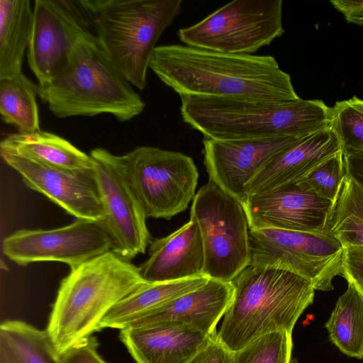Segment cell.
Returning <instances> with one entry per match:
<instances>
[{
    "mask_svg": "<svg viewBox=\"0 0 363 363\" xmlns=\"http://www.w3.org/2000/svg\"><path fill=\"white\" fill-rule=\"evenodd\" d=\"M205 275L174 281L146 283L115 305L104 317L99 330L128 327L150 311L203 286Z\"/></svg>",
    "mask_w": 363,
    "mask_h": 363,
    "instance_id": "7402d4cb",
    "label": "cell"
},
{
    "mask_svg": "<svg viewBox=\"0 0 363 363\" xmlns=\"http://www.w3.org/2000/svg\"><path fill=\"white\" fill-rule=\"evenodd\" d=\"M93 174L96 184L103 217L99 223L110 236L112 251L130 262L144 254L151 242L147 216L135 194L104 148L93 149Z\"/></svg>",
    "mask_w": 363,
    "mask_h": 363,
    "instance_id": "4fadbf2b",
    "label": "cell"
},
{
    "mask_svg": "<svg viewBox=\"0 0 363 363\" xmlns=\"http://www.w3.org/2000/svg\"><path fill=\"white\" fill-rule=\"evenodd\" d=\"M292 347L291 333L274 332L233 352L232 363H290Z\"/></svg>",
    "mask_w": 363,
    "mask_h": 363,
    "instance_id": "83f0119b",
    "label": "cell"
},
{
    "mask_svg": "<svg viewBox=\"0 0 363 363\" xmlns=\"http://www.w3.org/2000/svg\"><path fill=\"white\" fill-rule=\"evenodd\" d=\"M38 85L40 99L57 118L106 113L125 122L145 107L91 33L82 40L62 74Z\"/></svg>",
    "mask_w": 363,
    "mask_h": 363,
    "instance_id": "5b68a950",
    "label": "cell"
},
{
    "mask_svg": "<svg viewBox=\"0 0 363 363\" xmlns=\"http://www.w3.org/2000/svg\"><path fill=\"white\" fill-rule=\"evenodd\" d=\"M209 336L189 325L169 323L127 327L120 332L136 363H187Z\"/></svg>",
    "mask_w": 363,
    "mask_h": 363,
    "instance_id": "ffe728a7",
    "label": "cell"
},
{
    "mask_svg": "<svg viewBox=\"0 0 363 363\" xmlns=\"http://www.w3.org/2000/svg\"><path fill=\"white\" fill-rule=\"evenodd\" d=\"M82 9L79 1H35L27 58L38 84L62 74L79 44L90 33Z\"/></svg>",
    "mask_w": 363,
    "mask_h": 363,
    "instance_id": "8fae6325",
    "label": "cell"
},
{
    "mask_svg": "<svg viewBox=\"0 0 363 363\" xmlns=\"http://www.w3.org/2000/svg\"><path fill=\"white\" fill-rule=\"evenodd\" d=\"M4 162L24 184L48 198L77 219L99 222L103 208L93 170L73 172L48 166L15 154L0 152Z\"/></svg>",
    "mask_w": 363,
    "mask_h": 363,
    "instance_id": "9a60e30c",
    "label": "cell"
},
{
    "mask_svg": "<svg viewBox=\"0 0 363 363\" xmlns=\"http://www.w3.org/2000/svg\"><path fill=\"white\" fill-rule=\"evenodd\" d=\"M345 174L342 151L315 167L295 184L333 203Z\"/></svg>",
    "mask_w": 363,
    "mask_h": 363,
    "instance_id": "f546056e",
    "label": "cell"
},
{
    "mask_svg": "<svg viewBox=\"0 0 363 363\" xmlns=\"http://www.w3.org/2000/svg\"><path fill=\"white\" fill-rule=\"evenodd\" d=\"M217 331L210 335L206 342L187 363H232L233 352L217 338Z\"/></svg>",
    "mask_w": 363,
    "mask_h": 363,
    "instance_id": "d6a6232c",
    "label": "cell"
},
{
    "mask_svg": "<svg viewBox=\"0 0 363 363\" xmlns=\"http://www.w3.org/2000/svg\"><path fill=\"white\" fill-rule=\"evenodd\" d=\"M341 275L363 298V245L344 247Z\"/></svg>",
    "mask_w": 363,
    "mask_h": 363,
    "instance_id": "4dcf8cb0",
    "label": "cell"
},
{
    "mask_svg": "<svg viewBox=\"0 0 363 363\" xmlns=\"http://www.w3.org/2000/svg\"><path fill=\"white\" fill-rule=\"evenodd\" d=\"M204 265L200 229L197 223L190 218L187 223L167 236L152 240L148 258L138 267L143 279L153 284L204 275Z\"/></svg>",
    "mask_w": 363,
    "mask_h": 363,
    "instance_id": "e0dca14e",
    "label": "cell"
},
{
    "mask_svg": "<svg viewBox=\"0 0 363 363\" xmlns=\"http://www.w3.org/2000/svg\"><path fill=\"white\" fill-rule=\"evenodd\" d=\"M300 138L217 140L204 138L203 161L210 181L242 201L245 186L275 155Z\"/></svg>",
    "mask_w": 363,
    "mask_h": 363,
    "instance_id": "2e32d148",
    "label": "cell"
},
{
    "mask_svg": "<svg viewBox=\"0 0 363 363\" xmlns=\"http://www.w3.org/2000/svg\"><path fill=\"white\" fill-rule=\"evenodd\" d=\"M191 218L201 234L203 274L230 282L250 260V229L243 203L208 180L193 199Z\"/></svg>",
    "mask_w": 363,
    "mask_h": 363,
    "instance_id": "ba28073f",
    "label": "cell"
},
{
    "mask_svg": "<svg viewBox=\"0 0 363 363\" xmlns=\"http://www.w3.org/2000/svg\"><path fill=\"white\" fill-rule=\"evenodd\" d=\"M146 283L138 267L112 250L70 268L60 283L46 329L57 352L99 331L107 313Z\"/></svg>",
    "mask_w": 363,
    "mask_h": 363,
    "instance_id": "277c9868",
    "label": "cell"
},
{
    "mask_svg": "<svg viewBox=\"0 0 363 363\" xmlns=\"http://www.w3.org/2000/svg\"><path fill=\"white\" fill-rule=\"evenodd\" d=\"M346 172L363 188V150L342 151Z\"/></svg>",
    "mask_w": 363,
    "mask_h": 363,
    "instance_id": "e575fe53",
    "label": "cell"
},
{
    "mask_svg": "<svg viewBox=\"0 0 363 363\" xmlns=\"http://www.w3.org/2000/svg\"><path fill=\"white\" fill-rule=\"evenodd\" d=\"M95 336L84 339L60 354L62 363H108L99 354Z\"/></svg>",
    "mask_w": 363,
    "mask_h": 363,
    "instance_id": "1f68e13d",
    "label": "cell"
},
{
    "mask_svg": "<svg viewBox=\"0 0 363 363\" xmlns=\"http://www.w3.org/2000/svg\"><path fill=\"white\" fill-rule=\"evenodd\" d=\"M330 2L342 13L347 22L363 26V0H331Z\"/></svg>",
    "mask_w": 363,
    "mask_h": 363,
    "instance_id": "836d02e7",
    "label": "cell"
},
{
    "mask_svg": "<svg viewBox=\"0 0 363 363\" xmlns=\"http://www.w3.org/2000/svg\"><path fill=\"white\" fill-rule=\"evenodd\" d=\"M38 85L21 72L0 79V113L2 121L14 126L18 133H33L40 129L36 97Z\"/></svg>",
    "mask_w": 363,
    "mask_h": 363,
    "instance_id": "d4e9b609",
    "label": "cell"
},
{
    "mask_svg": "<svg viewBox=\"0 0 363 363\" xmlns=\"http://www.w3.org/2000/svg\"><path fill=\"white\" fill-rule=\"evenodd\" d=\"M0 152L15 154L48 166L73 172L91 171L94 166L90 155L82 152L65 138L41 130L7 135L0 143Z\"/></svg>",
    "mask_w": 363,
    "mask_h": 363,
    "instance_id": "44dd1931",
    "label": "cell"
},
{
    "mask_svg": "<svg viewBox=\"0 0 363 363\" xmlns=\"http://www.w3.org/2000/svg\"><path fill=\"white\" fill-rule=\"evenodd\" d=\"M183 121L204 138H301L331 127V107L318 99L290 102L182 96Z\"/></svg>",
    "mask_w": 363,
    "mask_h": 363,
    "instance_id": "7a4b0ae2",
    "label": "cell"
},
{
    "mask_svg": "<svg viewBox=\"0 0 363 363\" xmlns=\"http://www.w3.org/2000/svg\"><path fill=\"white\" fill-rule=\"evenodd\" d=\"M249 237V264L289 271L324 291L334 289L333 280L342 273L344 247L328 231L262 228L250 230Z\"/></svg>",
    "mask_w": 363,
    "mask_h": 363,
    "instance_id": "30bf717a",
    "label": "cell"
},
{
    "mask_svg": "<svg viewBox=\"0 0 363 363\" xmlns=\"http://www.w3.org/2000/svg\"><path fill=\"white\" fill-rule=\"evenodd\" d=\"M281 0H235L177 32L187 46L252 55L284 33Z\"/></svg>",
    "mask_w": 363,
    "mask_h": 363,
    "instance_id": "9c48e42d",
    "label": "cell"
},
{
    "mask_svg": "<svg viewBox=\"0 0 363 363\" xmlns=\"http://www.w3.org/2000/svg\"><path fill=\"white\" fill-rule=\"evenodd\" d=\"M0 363H19L7 345L0 340Z\"/></svg>",
    "mask_w": 363,
    "mask_h": 363,
    "instance_id": "d590c367",
    "label": "cell"
},
{
    "mask_svg": "<svg viewBox=\"0 0 363 363\" xmlns=\"http://www.w3.org/2000/svg\"><path fill=\"white\" fill-rule=\"evenodd\" d=\"M242 203L250 230L324 233L333 203L294 183L248 195Z\"/></svg>",
    "mask_w": 363,
    "mask_h": 363,
    "instance_id": "5bb4252c",
    "label": "cell"
},
{
    "mask_svg": "<svg viewBox=\"0 0 363 363\" xmlns=\"http://www.w3.org/2000/svg\"><path fill=\"white\" fill-rule=\"evenodd\" d=\"M0 340L7 345L19 363H62L46 330H40L24 321L3 322Z\"/></svg>",
    "mask_w": 363,
    "mask_h": 363,
    "instance_id": "4316f807",
    "label": "cell"
},
{
    "mask_svg": "<svg viewBox=\"0 0 363 363\" xmlns=\"http://www.w3.org/2000/svg\"><path fill=\"white\" fill-rule=\"evenodd\" d=\"M233 294L231 282L210 278L203 286L150 311L128 327L186 325L211 335L216 331Z\"/></svg>",
    "mask_w": 363,
    "mask_h": 363,
    "instance_id": "d6986e66",
    "label": "cell"
},
{
    "mask_svg": "<svg viewBox=\"0 0 363 363\" xmlns=\"http://www.w3.org/2000/svg\"><path fill=\"white\" fill-rule=\"evenodd\" d=\"M342 151L330 127L300 138L272 157L245 186L247 196L294 184L315 167Z\"/></svg>",
    "mask_w": 363,
    "mask_h": 363,
    "instance_id": "ac0fdd59",
    "label": "cell"
},
{
    "mask_svg": "<svg viewBox=\"0 0 363 363\" xmlns=\"http://www.w3.org/2000/svg\"><path fill=\"white\" fill-rule=\"evenodd\" d=\"M33 23L29 0H0V79L22 72Z\"/></svg>",
    "mask_w": 363,
    "mask_h": 363,
    "instance_id": "603a6c76",
    "label": "cell"
},
{
    "mask_svg": "<svg viewBox=\"0 0 363 363\" xmlns=\"http://www.w3.org/2000/svg\"><path fill=\"white\" fill-rule=\"evenodd\" d=\"M230 282L232 300L216 336L231 352L269 333H292L314 299L309 281L277 268L248 264Z\"/></svg>",
    "mask_w": 363,
    "mask_h": 363,
    "instance_id": "3957f363",
    "label": "cell"
},
{
    "mask_svg": "<svg viewBox=\"0 0 363 363\" xmlns=\"http://www.w3.org/2000/svg\"><path fill=\"white\" fill-rule=\"evenodd\" d=\"M150 69L182 96L290 102L300 99L271 55H235L182 45L157 46Z\"/></svg>",
    "mask_w": 363,
    "mask_h": 363,
    "instance_id": "6da1fadb",
    "label": "cell"
},
{
    "mask_svg": "<svg viewBox=\"0 0 363 363\" xmlns=\"http://www.w3.org/2000/svg\"><path fill=\"white\" fill-rule=\"evenodd\" d=\"M112 248V240L102 225L85 219L52 229L19 230L2 242L4 255L20 266L53 261L72 268Z\"/></svg>",
    "mask_w": 363,
    "mask_h": 363,
    "instance_id": "7c38bea8",
    "label": "cell"
},
{
    "mask_svg": "<svg viewBox=\"0 0 363 363\" xmlns=\"http://www.w3.org/2000/svg\"><path fill=\"white\" fill-rule=\"evenodd\" d=\"M113 65L140 90L156 43L182 9V0H79Z\"/></svg>",
    "mask_w": 363,
    "mask_h": 363,
    "instance_id": "8992f818",
    "label": "cell"
},
{
    "mask_svg": "<svg viewBox=\"0 0 363 363\" xmlns=\"http://www.w3.org/2000/svg\"><path fill=\"white\" fill-rule=\"evenodd\" d=\"M110 157L125 179L147 218L169 220L186 209L195 196L199 172L183 153L140 146Z\"/></svg>",
    "mask_w": 363,
    "mask_h": 363,
    "instance_id": "52a82bcc",
    "label": "cell"
},
{
    "mask_svg": "<svg viewBox=\"0 0 363 363\" xmlns=\"http://www.w3.org/2000/svg\"><path fill=\"white\" fill-rule=\"evenodd\" d=\"M331 128L342 151L363 150V99L353 96L331 107Z\"/></svg>",
    "mask_w": 363,
    "mask_h": 363,
    "instance_id": "f1b7e54d",
    "label": "cell"
},
{
    "mask_svg": "<svg viewBox=\"0 0 363 363\" xmlns=\"http://www.w3.org/2000/svg\"><path fill=\"white\" fill-rule=\"evenodd\" d=\"M325 327L340 352L363 359V298L352 285L338 298Z\"/></svg>",
    "mask_w": 363,
    "mask_h": 363,
    "instance_id": "cb8c5ba5",
    "label": "cell"
},
{
    "mask_svg": "<svg viewBox=\"0 0 363 363\" xmlns=\"http://www.w3.org/2000/svg\"><path fill=\"white\" fill-rule=\"evenodd\" d=\"M327 230L343 247L363 245V188L347 172L333 203Z\"/></svg>",
    "mask_w": 363,
    "mask_h": 363,
    "instance_id": "484cf974",
    "label": "cell"
}]
</instances>
